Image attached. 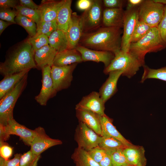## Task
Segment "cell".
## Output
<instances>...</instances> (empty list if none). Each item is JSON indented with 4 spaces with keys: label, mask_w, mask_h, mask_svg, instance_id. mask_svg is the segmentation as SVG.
Listing matches in <instances>:
<instances>
[{
    "label": "cell",
    "mask_w": 166,
    "mask_h": 166,
    "mask_svg": "<svg viewBox=\"0 0 166 166\" xmlns=\"http://www.w3.org/2000/svg\"><path fill=\"white\" fill-rule=\"evenodd\" d=\"M121 28L101 26L83 33L78 45L93 50L111 52L115 55L121 49Z\"/></svg>",
    "instance_id": "1"
},
{
    "label": "cell",
    "mask_w": 166,
    "mask_h": 166,
    "mask_svg": "<svg viewBox=\"0 0 166 166\" xmlns=\"http://www.w3.org/2000/svg\"><path fill=\"white\" fill-rule=\"evenodd\" d=\"M34 53L26 39L14 45L7 53L5 61L0 63V74L5 77L37 68Z\"/></svg>",
    "instance_id": "2"
},
{
    "label": "cell",
    "mask_w": 166,
    "mask_h": 166,
    "mask_svg": "<svg viewBox=\"0 0 166 166\" xmlns=\"http://www.w3.org/2000/svg\"><path fill=\"white\" fill-rule=\"evenodd\" d=\"M166 47L157 27H154L140 40L131 43L129 52L140 60L145 62V57L147 53L156 52Z\"/></svg>",
    "instance_id": "3"
},
{
    "label": "cell",
    "mask_w": 166,
    "mask_h": 166,
    "mask_svg": "<svg viewBox=\"0 0 166 166\" xmlns=\"http://www.w3.org/2000/svg\"><path fill=\"white\" fill-rule=\"evenodd\" d=\"M144 63L129 52L121 50L115 55L109 66L105 68L104 73L107 74L112 71H121L123 72L122 75L131 78L144 65Z\"/></svg>",
    "instance_id": "4"
},
{
    "label": "cell",
    "mask_w": 166,
    "mask_h": 166,
    "mask_svg": "<svg viewBox=\"0 0 166 166\" xmlns=\"http://www.w3.org/2000/svg\"><path fill=\"white\" fill-rule=\"evenodd\" d=\"M28 74L11 92L0 99V125L6 126L10 120L14 118V109L18 99L26 87Z\"/></svg>",
    "instance_id": "5"
},
{
    "label": "cell",
    "mask_w": 166,
    "mask_h": 166,
    "mask_svg": "<svg viewBox=\"0 0 166 166\" xmlns=\"http://www.w3.org/2000/svg\"><path fill=\"white\" fill-rule=\"evenodd\" d=\"M164 6L153 0H144L138 8L139 20L152 27H157L164 14Z\"/></svg>",
    "instance_id": "6"
},
{
    "label": "cell",
    "mask_w": 166,
    "mask_h": 166,
    "mask_svg": "<svg viewBox=\"0 0 166 166\" xmlns=\"http://www.w3.org/2000/svg\"><path fill=\"white\" fill-rule=\"evenodd\" d=\"M11 135L19 136L26 145L30 146L36 132L34 129L28 128L13 118L10 120L6 126L0 125V141H6Z\"/></svg>",
    "instance_id": "7"
},
{
    "label": "cell",
    "mask_w": 166,
    "mask_h": 166,
    "mask_svg": "<svg viewBox=\"0 0 166 166\" xmlns=\"http://www.w3.org/2000/svg\"><path fill=\"white\" fill-rule=\"evenodd\" d=\"M102 1L93 0L92 5L81 15L83 23V33L94 31L102 24Z\"/></svg>",
    "instance_id": "8"
},
{
    "label": "cell",
    "mask_w": 166,
    "mask_h": 166,
    "mask_svg": "<svg viewBox=\"0 0 166 166\" xmlns=\"http://www.w3.org/2000/svg\"><path fill=\"white\" fill-rule=\"evenodd\" d=\"M101 139V136L83 123L79 122L75 133V140L78 147L88 151L98 146Z\"/></svg>",
    "instance_id": "9"
},
{
    "label": "cell",
    "mask_w": 166,
    "mask_h": 166,
    "mask_svg": "<svg viewBox=\"0 0 166 166\" xmlns=\"http://www.w3.org/2000/svg\"><path fill=\"white\" fill-rule=\"evenodd\" d=\"M77 63L62 66L52 65L51 76L54 88L57 92L68 88L73 80V73Z\"/></svg>",
    "instance_id": "10"
},
{
    "label": "cell",
    "mask_w": 166,
    "mask_h": 166,
    "mask_svg": "<svg viewBox=\"0 0 166 166\" xmlns=\"http://www.w3.org/2000/svg\"><path fill=\"white\" fill-rule=\"evenodd\" d=\"M139 7L124 11L123 31L121 38V50L129 52L132 36L139 21Z\"/></svg>",
    "instance_id": "11"
},
{
    "label": "cell",
    "mask_w": 166,
    "mask_h": 166,
    "mask_svg": "<svg viewBox=\"0 0 166 166\" xmlns=\"http://www.w3.org/2000/svg\"><path fill=\"white\" fill-rule=\"evenodd\" d=\"M34 130L36 135L30 144V150L35 154L40 155L48 148L62 144L61 140L49 137L41 127L36 128Z\"/></svg>",
    "instance_id": "12"
},
{
    "label": "cell",
    "mask_w": 166,
    "mask_h": 166,
    "mask_svg": "<svg viewBox=\"0 0 166 166\" xmlns=\"http://www.w3.org/2000/svg\"><path fill=\"white\" fill-rule=\"evenodd\" d=\"M51 70V67L48 65L41 70L42 86L40 93L35 97V99L42 106L46 105L48 101L55 96L57 93L54 88Z\"/></svg>",
    "instance_id": "13"
},
{
    "label": "cell",
    "mask_w": 166,
    "mask_h": 166,
    "mask_svg": "<svg viewBox=\"0 0 166 166\" xmlns=\"http://www.w3.org/2000/svg\"><path fill=\"white\" fill-rule=\"evenodd\" d=\"M83 33V23L81 15L75 12L72 13L66 32L68 43V49H76Z\"/></svg>",
    "instance_id": "14"
},
{
    "label": "cell",
    "mask_w": 166,
    "mask_h": 166,
    "mask_svg": "<svg viewBox=\"0 0 166 166\" xmlns=\"http://www.w3.org/2000/svg\"><path fill=\"white\" fill-rule=\"evenodd\" d=\"M105 103L99 93L93 91L83 97L76 105L75 109H86L92 111L98 115L103 116L105 114Z\"/></svg>",
    "instance_id": "15"
},
{
    "label": "cell",
    "mask_w": 166,
    "mask_h": 166,
    "mask_svg": "<svg viewBox=\"0 0 166 166\" xmlns=\"http://www.w3.org/2000/svg\"><path fill=\"white\" fill-rule=\"evenodd\" d=\"M76 49L81 53L83 61L102 62L105 68L109 66L115 57L111 52L92 49L79 45Z\"/></svg>",
    "instance_id": "16"
},
{
    "label": "cell",
    "mask_w": 166,
    "mask_h": 166,
    "mask_svg": "<svg viewBox=\"0 0 166 166\" xmlns=\"http://www.w3.org/2000/svg\"><path fill=\"white\" fill-rule=\"evenodd\" d=\"M65 0H42L38 9L40 21L50 22L56 20L59 9Z\"/></svg>",
    "instance_id": "17"
},
{
    "label": "cell",
    "mask_w": 166,
    "mask_h": 166,
    "mask_svg": "<svg viewBox=\"0 0 166 166\" xmlns=\"http://www.w3.org/2000/svg\"><path fill=\"white\" fill-rule=\"evenodd\" d=\"M57 52L49 44L35 51L34 58L37 68L42 70L46 66L51 67Z\"/></svg>",
    "instance_id": "18"
},
{
    "label": "cell",
    "mask_w": 166,
    "mask_h": 166,
    "mask_svg": "<svg viewBox=\"0 0 166 166\" xmlns=\"http://www.w3.org/2000/svg\"><path fill=\"white\" fill-rule=\"evenodd\" d=\"M124 13L122 8H106L103 11L102 25L121 28L123 27Z\"/></svg>",
    "instance_id": "19"
},
{
    "label": "cell",
    "mask_w": 166,
    "mask_h": 166,
    "mask_svg": "<svg viewBox=\"0 0 166 166\" xmlns=\"http://www.w3.org/2000/svg\"><path fill=\"white\" fill-rule=\"evenodd\" d=\"M123 73L121 71L116 70L111 71L109 73L108 78L101 87L99 92L105 103L117 91V83Z\"/></svg>",
    "instance_id": "20"
},
{
    "label": "cell",
    "mask_w": 166,
    "mask_h": 166,
    "mask_svg": "<svg viewBox=\"0 0 166 166\" xmlns=\"http://www.w3.org/2000/svg\"><path fill=\"white\" fill-rule=\"evenodd\" d=\"M101 124L102 136L115 138L121 142L125 146L128 147L133 145L126 139L117 130L113 125L112 120L105 114L98 115Z\"/></svg>",
    "instance_id": "21"
},
{
    "label": "cell",
    "mask_w": 166,
    "mask_h": 166,
    "mask_svg": "<svg viewBox=\"0 0 166 166\" xmlns=\"http://www.w3.org/2000/svg\"><path fill=\"white\" fill-rule=\"evenodd\" d=\"M75 110L76 116L79 122L83 123L101 136V129L98 115L92 111L86 109Z\"/></svg>",
    "instance_id": "22"
},
{
    "label": "cell",
    "mask_w": 166,
    "mask_h": 166,
    "mask_svg": "<svg viewBox=\"0 0 166 166\" xmlns=\"http://www.w3.org/2000/svg\"><path fill=\"white\" fill-rule=\"evenodd\" d=\"M83 61L81 53L76 49L58 52L53 65L62 66Z\"/></svg>",
    "instance_id": "23"
},
{
    "label": "cell",
    "mask_w": 166,
    "mask_h": 166,
    "mask_svg": "<svg viewBox=\"0 0 166 166\" xmlns=\"http://www.w3.org/2000/svg\"><path fill=\"white\" fill-rule=\"evenodd\" d=\"M123 152L128 164L134 166H145L146 159L145 150L142 146L133 144L124 148Z\"/></svg>",
    "instance_id": "24"
},
{
    "label": "cell",
    "mask_w": 166,
    "mask_h": 166,
    "mask_svg": "<svg viewBox=\"0 0 166 166\" xmlns=\"http://www.w3.org/2000/svg\"><path fill=\"white\" fill-rule=\"evenodd\" d=\"M30 70L4 77L0 82V99L11 92Z\"/></svg>",
    "instance_id": "25"
},
{
    "label": "cell",
    "mask_w": 166,
    "mask_h": 166,
    "mask_svg": "<svg viewBox=\"0 0 166 166\" xmlns=\"http://www.w3.org/2000/svg\"><path fill=\"white\" fill-rule=\"evenodd\" d=\"M71 0H65L60 7L56 18L57 29L65 33L67 30L72 14Z\"/></svg>",
    "instance_id": "26"
},
{
    "label": "cell",
    "mask_w": 166,
    "mask_h": 166,
    "mask_svg": "<svg viewBox=\"0 0 166 166\" xmlns=\"http://www.w3.org/2000/svg\"><path fill=\"white\" fill-rule=\"evenodd\" d=\"M49 44L58 52L68 49V43L66 33L57 29L48 37Z\"/></svg>",
    "instance_id": "27"
},
{
    "label": "cell",
    "mask_w": 166,
    "mask_h": 166,
    "mask_svg": "<svg viewBox=\"0 0 166 166\" xmlns=\"http://www.w3.org/2000/svg\"><path fill=\"white\" fill-rule=\"evenodd\" d=\"M71 158L77 166H100L87 151L78 147L75 149Z\"/></svg>",
    "instance_id": "28"
},
{
    "label": "cell",
    "mask_w": 166,
    "mask_h": 166,
    "mask_svg": "<svg viewBox=\"0 0 166 166\" xmlns=\"http://www.w3.org/2000/svg\"><path fill=\"white\" fill-rule=\"evenodd\" d=\"M98 146L104 149L107 153L110 155L116 150L123 149L126 147L120 141L115 138L102 136Z\"/></svg>",
    "instance_id": "29"
},
{
    "label": "cell",
    "mask_w": 166,
    "mask_h": 166,
    "mask_svg": "<svg viewBox=\"0 0 166 166\" xmlns=\"http://www.w3.org/2000/svg\"><path fill=\"white\" fill-rule=\"evenodd\" d=\"M144 72L142 75L141 83H143L146 79L154 78L166 81V66L157 69L149 68L144 65Z\"/></svg>",
    "instance_id": "30"
},
{
    "label": "cell",
    "mask_w": 166,
    "mask_h": 166,
    "mask_svg": "<svg viewBox=\"0 0 166 166\" xmlns=\"http://www.w3.org/2000/svg\"><path fill=\"white\" fill-rule=\"evenodd\" d=\"M16 24L23 27L29 34V36L33 37L37 33V26L33 20L18 13L15 18Z\"/></svg>",
    "instance_id": "31"
},
{
    "label": "cell",
    "mask_w": 166,
    "mask_h": 166,
    "mask_svg": "<svg viewBox=\"0 0 166 166\" xmlns=\"http://www.w3.org/2000/svg\"><path fill=\"white\" fill-rule=\"evenodd\" d=\"M152 27L139 20L135 26L131 40V43H135L145 36Z\"/></svg>",
    "instance_id": "32"
},
{
    "label": "cell",
    "mask_w": 166,
    "mask_h": 166,
    "mask_svg": "<svg viewBox=\"0 0 166 166\" xmlns=\"http://www.w3.org/2000/svg\"><path fill=\"white\" fill-rule=\"evenodd\" d=\"M37 26L36 35L43 34L49 37L53 32L57 29L56 20L50 22L40 21L37 24Z\"/></svg>",
    "instance_id": "33"
},
{
    "label": "cell",
    "mask_w": 166,
    "mask_h": 166,
    "mask_svg": "<svg viewBox=\"0 0 166 166\" xmlns=\"http://www.w3.org/2000/svg\"><path fill=\"white\" fill-rule=\"evenodd\" d=\"M26 40L32 46L34 52L42 47L49 45L48 37L43 34L35 35L33 37L29 36Z\"/></svg>",
    "instance_id": "34"
},
{
    "label": "cell",
    "mask_w": 166,
    "mask_h": 166,
    "mask_svg": "<svg viewBox=\"0 0 166 166\" xmlns=\"http://www.w3.org/2000/svg\"><path fill=\"white\" fill-rule=\"evenodd\" d=\"M40 155L33 153L30 150L21 154L19 162L20 166H37Z\"/></svg>",
    "instance_id": "35"
},
{
    "label": "cell",
    "mask_w": 166,
    "mask_h": 166,
    "mask_svg": "<svg viewBox=\"0 0 166 166\" xmlns=\"http://www.w3.org/2000/svg\"><path fill=\"white\" fill-rule=\"evenodd\" d=\"M18 13L30 18L36 24L40 21L39 12L38 9H33L22 6L20 5L15 8Z\"/></svg>",
    "instance_id": "36"
},
{
    "label": "cell",
    "mask_w": 166,
    "mask_h": 166,
    "mask_svg": "<svg viewBox=\"0 0 166 166\" xmlns=\"http://www.w3.org/2000/svg\"><path fill=\"white\" fill-rule=\"evenodd\" d=\"M123 149L117 150L110 155L113 166H121L129 164L123 153Z\"/></svg>",
    "instance_id": "37"
},
{
    "label": "cell",
    "mask_w": 166,
    "mask_h": 166,
    "mask_svg": "<svg viewBox=\"0 0 166 166\" xmlns=\"http://www.w3.org/2000/svg\"><path fill=\"white\" fill-rule=\"evenodd\" d=\"M18 14L15 9L0 8V19L16 24L15 18Z\"/></svg>",
    "instance_id": "38"
},
{
    "label": "cell",
    "mask_w": 166,
    "mask_h": 166,
    "mask_svg": "<svg viewBox=\"0 0 166 166\" xmlns=\"http://www.w3.org/2000/svg\"><path fill=\"white\" fill-rule=\"evenodd\" d=\"M13 153V148L5 141H0V157L5 160H9Z\"/></svg>",
    "instance_id": "39"
},
{
    "label": "cell",
    "mask_w": 166,
    "mask_h": 166,
    "mask_svg": "<svg viewBox=\"0 0 166 166\" xmlns=\"http://www.w3.org/2000/svg\"><path fill=\"white\" fill-rule=\"evenodd\" d=\"M93 159L99 163L107 153L106 151L98 146L88 151Z\"/></svg>",
    "instance_id": "40"
},
{
    "label": "cell",
    "mask_w": 166,
    "mask_h": 166,
    "mask_svg": "<svg viewBox=\"0 0 166 166\" xmlns=\"http://www.w3.org/2000/svg\"><path fill=\"white\" fill-rule=\"evenodd\" d=\"M157 27L161 38L166 45V5L164 6L163 17Z\"/></svg>",
    "instance_id": "41"
},
{
    "label": "cell",
    "mask_w": 166,
    "mask_h": 166,
    "mask_svg": "<svg viewBox=\"0 0 166 166\" xmlns=\"http://www.w3.org/2000/svg\"><path fill=\"white\" fill-rule=\"evenodd\" d=\"M21 154H15L12 159L6 160L0 157V166H20L19 162Z\"/></svg>",
    "instance_id": "42"
},
{
    "label": "cell",
    "mask_w": 166,
    "mask_h": 166,
    "mask_svg": "<svg viewBox=\"0 0 166 166\" xmlns=\"http://www.w3.org/2000/svg\"><path fill=\"white\" fill-rule=\"evenodd\" d=\"M104 6L108 8H122L125 1L122 0H104Z\"/></svg>",
    "instance_id": "43"
},
{
    "label": "cell",
    "mask_w": 166,
    "mask_h": 166,
    "mask_svg": "<svg viewBox=\"0 0 166 166\" xmlns=\"http://www.w3.org/2000/svg\"><path fill=\"white\" fill-rule=\"evenodd\" d=\"M20 5L19 0H0V8H14Z\"/></svg>",
    "instance_id": "44"
},
{
    "label": "cell",
    "mask_w": 166,
    "mask_h": 166,
    "mask_svg": "<svg viewBox=\"0 0 166 166\" xmlns=\"http://www.w3.org/2000/svg\"><path fill=\"white\" fill-rule=\"evenodd\" d=\"M93 1L92 0H79L77 3V8L81 10H86L91 7Z\"/></svg>",
    "instance_id": "45"
},
{
    "label": "cell",
    "mask_w": 166,
    "mask_h": 166,
    "mask_svg": "<svg viewBox=\"0 0 166 166\" xmlns=\"http://www.w3.org/2000/svg\"><path fill=\"white\" fill-rule=\"evenodd\" d=\"M20 5L33 9H38L39 6L35 4L32 0H20Z\"/></svg>",
    "instance_id": "46"
},
{
    "label": "cell",
    "mask_w": 166,
    "mask_h": 166,
    "mask_svg": "<svg viewBox=\"0 0 166 166\" xmlns=\"http://www.w3.org/2000/svg\"><path fill=\"white\" fill-rule=\"evenodd\" d=\"M143 0H128L127 1L126 10L139 7L144 2Z\"/></svg>",
    "instance_id": "47"
},
{
    "label": "cell",
    "mask_w": 166,
    "mask_h": 166,
    "mask_svg": "<svg viewBox=\"0 0 166 166\" xmlns=\"http://www.w3.org/2000/svg\"><path fill=\"white\" fill-rule=\"evenodd\" d=\"M99 164L100 166H113L110 155L107 153Z\"/></svg>",
    "instance_id": "48"
},
{
    "label": "cell",
    "mask_w": 166,
    "mask_h": 166,
    "mask_svg": "<svg viewBox=\"0 0 166 166\" xmlns=\"http://www.w3.org/2000/svg\"><path fill=\"white\" fill-rule=\"evenodd\" d=\"M14 24L13 23L0 20V35L8 26Z\"/></svg>",
    "instance_id": "49"
},
{
    "label": "cell",
    "mask_w": 166,
    "mask_h": 166,
    "mask_svg": "<svg viewBox=\"0 0 166 166\" xmlns=\"http://www.w3.org/2000/svg\"><path fill=\"white\" fill-rule=\"evenodd\" d=\"M154 2L166 5V0H153Z\"/></svg>",
    "instance_id": "50"
},
{
    "label": "cell",
    "mask_w": 166,
    "mask_h": 166,
    "mask_svg": "<svg viewBox=\"0 0 166 166\" xmlns=\"http://www.w3.org/2000/svg\"><path fill=\"white\" fill-rule=\"evenodd\" d=\"M134 166L133 165H132L130 164H127V165H122V166Z\"/></svg>",
    "instance_id": "51"
},
{
    "label": "cell",
    "mask_w": 166,
    "mask_h": 166,
    "mask_svg": "<svg viewBox=\"0 0 166 166\" xmlns=\"http://www.w3.org/2000/svg\"><path fill=\"white\" fill-rule=\"evenodd\" d=\"M142 166L140 165V166Z\"/></svg>",
    "instance_id": "52"
},
{
    "label": "cell",
    "mask_w": 166,
    "mask_h": 166,
    "mask_svg": "<svg viewBox=\"0 0 166 166\" xmlns=\"http://www.w3.org/2000/svg\"></svg>",
    "instance_id": "53"
}]
</instances>
